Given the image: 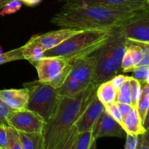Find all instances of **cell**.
Masks as SVG:
<instances>
[{"instance_id":"3","label":"cell","mask_w":149,"mask_h":149,"mask_svg":"<svg viewBox=\"0 0 149 149\" xmlns=\"http://www.w3.org/2000/svg\"><path fill=\"white\" fill-rule=\"evenodd\" d=\"M126 41L120 28L113 29L108 40L92 54L96 63L94 85L97 87L115 76L123 74L122 61L126 50Z\"/></svg>"},{"instance_id":"11","label":"cell","mask_w":149,"mask_h":149,"mask_svg":"<svg viewBox=\"0 0 149 149\" xmlns=\"http://www.w3.org/2000/svg\"><path fill=\"white\" fill-rule=\"evenodd\" d=\"M81 31L83 30L61 28L59 30L52 31L43 34H35L32 36V38L46 51L55 47Z\"/></svg>"},{"instance_id":"34","label":"cell","mask_w":149,"mask_h":149,"mask_svg":"<svg viewBox=\"0 0 149 149\" xmlns=\"http://www.w3.org/2000/svg\"><path fill=\"white\" fill-rule=\"evenodd\" d=\"M115 103H116V106H117L118 109H119V112H120L121 115H122V119H123V120H125V119L127 117L128 113H129L130 111L132 109V106L130 105L119 103V102H115Z\"/></svg>"},{"instance_id":"38","label":"cell","mask_w":149,"mask_h":149,"mask_svg":"<svg viewBox=\"0 0 149 149\" xmlns=\"http://www.w3.org/2000/svg\"><path fill=\"white\" fill-rule=\"evenodd\" d=\"M0 149H8V148H0Z\"/></svg>"},{"instance_id":"4","label":"cell","mask_w":149,"mask_h":149,"mask_svg":"<svg viewBox=\"0 0 149 149\" xmlns=\"http://www.w3.org/2000/svg\"><path fill=\"white\" fill-rule=\"evenodd\" d=\"M111 31L83 30L55 47L45 51L44 57H61L71 63L74 60L89 56L100 48L108 40Z\"/></svg>"},{"instance_id":"5","label":"cell","mask_w":149,"mask_h":149,"mask_svg":"<svg viewBox=\"0 0 149 149\" xmlns=\"http://www.w3.org/2000/svg\"><path fill=\"white\" fill-rule=\"evenodd\" d=\"M71 70L65 81L58 89L60 97H73L88 88L93 82L96 63L93 55L71 63Z\"/></svg>"},{"instance_id":"10","label":"cell","mask_w":149,"mask_h":149,"mask_svg":"<svg viewBox=\"0 0 149 149\" xmlns=\"http://www.w3.org/2000/svg\"><path fill=\"white\" fill-rule=\"evenodd\" d=\"M126 135L122 127L106 111L102 113L92 130V137L95 140L103 137H118L123 138L126 137Z\"/></svg>"},{"instance_id":"37","label":"cell","mask_w":149,"mask_h":149,"mask_svg":"<svg viewBox=\"0 0 149 149\" xmlns=\"http://www.w3.org/2000/svg\"><path fill=\"white\" fill-rule=\"evenodd\" d=\"M3 53V51H2V48H1V45H0V55H1V54Z\"/></svg>"},{"instance_id":"9","label":"cell","mask_w":149,"mask_h":149,"mask_svg":"<svg viewBox=\"0 0 149 149\" xmlns=\"http://www.w3.org/2000/svg\"><path fill=\"white\" fill-rule=\"evenodd\" d=\"M120 30L127 39L149 44V10L130 20Z\"/></svg>"},{"instance_id":"16","label":"cell","mask_w":149,"mask_h":149,"mask_svg":"<svg viewBox=\"0 0 149 149\" xmlns=\"http://www.w3.org/2000/svg\"><path fill=\"white\" fill-rule=\"evenodd\" d=\"M45 52V50L42 47L35 42L32 37L22 47V52L24 59L27 60L34 66L43 58Z\"/></svg>"},{"instance_id":"12","label":"cell","mask_w":149,"mask_h":149,"mask_svg":"<svg viewBox=\"0 0 149 149\" xmlns=\"http://www.w3.org/2000/svg\"><path fill=\"white\" fill-rule=\"evenodd\" d=\"M104 111V106L99 101L97 97H95L76 122L75 127L79 133L93 130Z\"/></svg>"},{"instance_id":"20","label":"cell","mask_w":149,"mask_h":149,"mask_svg":"<svg viewBox=\"0 0 149 149\" xmlns=\"http://www.w3.org/2000/svg\"><path fill=\"white\" fill-rule=\"evenodd\" d=\"M127 80L121 88L116 93V100L115 102L125 103V104L131 106V95H130V79Z\"/></svg>"},{"instance_id":"22","label":"cell","mask_w":149,"mask_h":149,"mask_svg":"<svg viewBox=\"0 0 149 149\" xmlns=\"http://www.w3.org/2000/svg\"><path fill=\"white\" fill-rule=\"evenodd\" d=\"M130 85L131 106L137 109L141 94V84L138 80L131 77V79H130Z\"/></svg>"},{"instance_id":"18","label":"cell","mask_w":149,"mask_h":149,"mask_svg":"<svg viewBox=\"0 0 149 149\" xmlns=\"http://www.w3.org/2000/svg\"><path fill=\"white\" fill-rule=\"evenodd\" d=\"M116 91L109 80L100 84L96 88V97L104 107L113 104L116 100Z\"/></svg>"},{"instance_id":"23","label":"cell","mask_w":149,"mask_h":149,"mask_svg":"<svg viewBox=\"0 0 149 149\" xmlns=\"http://www.w3.org/2000/svg\"><path fill=\"white\" fill-rule=\"evenodd\" d=\"M78 133L77 128L74 126L56 149H74Z\"/></svg>"},{"instance_id":"8","label":"cell","mask_w":149,"mask_h":149,"mask_svg":"<svg viewBox=\"0 0 149 149\" xmlns=\"http://www.w3.org/2000/svg\"><path fill=\"white\" fill-rule=\"evenodd\" d=\"M45 121L37 113L28 109L13 111L7 120V125L17 132L42 133Z\"/></svg>"},{"instance_id":"1","label":"cell","mask_w":149,"mask_h":149,"mask_svg":"<svg viewBox=\"0 0 149 149\" xmlns=\"http://www.w3.org/2000/svg\"><path fill=\"white\" fill-rule=\"evenodd\" d=\"M148 10L149 6L106 7L65 4L50 21L61 28L80 30H110L122 27Z\"/></svg>"},{"instance_id":"31","label":"cell","mask_w":149,"mask_h":149,"mask_svg":"<svg viewBox=\"0 0 149 149\" xmlns=\"http://www.w3.org/2000/svg\"><path fill=\"white\" fill-rule=\"evenodd\" d=\"M126 142H125V149H137L139 143V136H133L127 134Z\"/></svg>"},{"instance_id":"35","label":"cell","mask_w":149,"mask_h":149,"mask_svg":"<svg viewBox=\"0 0 149 149\" xmlns=\"http://www.w3.org/2000/svg\"><path fill=\"white\" fill-rule=\"evenodd\" d=\"M96 141H97V140L95 139L92 140L88 149H96Z\"/></svg>"},{"instance_id":"26","label":"cell","mask_w":149,"mask_h":149,"mask_svg":"<svg viewBox=\"0 0 149 149\" xmlns=\"http://www.w3.org/2000/svg\"><path fill=\"white\" fill-rule=\"evenodd\" d=\"M23 3L20 0H10L0 11V16L12 15L17 13L22 7Z\"/></svg>"},{"instance_id":"15","label":"cell","mask_w":149,"mask_h":149,"mask_svg":"<svg viewBox=\"0 0 149 149\" xmlns=\"http://www.w3.org/2000/svg\"><path fill=\"white\" fill-rule=\"evenodd\" d=\"M122 127L126 134L133 136H140L148 130L144 127L137 109L132 107L124 120Z\"/></svg>"},{"instance_id":"14","label":"cell","mask_w":149,"mask_h":149,"mask_svg":"<svg viewBox=\"0 0 149 149\" xmlns=\"http://www.w3.org/2000/svg\"><path fill=\"white\" fill-rule=\"evenodd\" d=\"M65 4L81 5L106 6V7H146L149 0H63Z\"/></svg>"},{"instance_id":"27","label":"cell","mask_w":149,"mask_h":149,"mask_svg":"<svg viewBox=\"0 0 149 149\" xmlns=\"http://www.w3.org/2000/svg\"><path fill=\"white\" fill-rule=\"evenodd\" d=\"M132 78L138 80L141 84L149 83V66L137 68L132 71Z\"/></svg>"},{"instance_id":"13","label":"cell","mask_w":149,"mask_h":149,"mask_svg":"<svg viewBox=\"0 0 149 149\" xmlns=\"http://www.w3.org/2000/svg\"><path fill=\"white\" fill-rule=\"evenodd\" d=\"M29 97V90L26 87L0 90V100L14 111L26 109Z\"/></svg>"},{"instance_id":"29","label":"cell","mask_w":149,"mask_h":149,"mask_svg":"<svg viewBox=\"0 0 149 149\" xmlns=\"http://www.w3.org/2000/svg\"><path fill=\"white\" fill-rule=\"evenodd\" d=\"M13 111H14L12 110L4 102L0 100V125L4 124L7 125V120Z\"/></svg>"},{"instance_id":"2","label":"cell","mask_w":149,"mask_h":149,"mask_svg":"<svg viewBox=\"0 0 149 149\" xmlns=\"http://www.w3.org/2000/svg\"><path fill=\"white\" fill-rule=\"evenodd\" d=\"M96 88L97 86L92 84L74 97H60L53 114L42 131L45 149H56L96 97Z\"/></svg>"},{"instance_id":"7","label":"cell","mask_w":149,"mask_h":149,"mask_svg":"<svg viewBox=\"0 0 149 149\" xmlns=\"http://www.w3.org/2000/svg\"><path fill=\"white\" fill-rule=\"evenodd\" d=\"M40 82L58 89L62 86L71 70V64L61 57H43L36 64Z\"/></svg>"},{"instance_id":"36","label":"cell","mask_w":149,"mask_h":149,"mask_svg":"<svg viewBox=\"0 0 149 149\" xmlns=\"http://www.w3.org/2000/svg\"><path fill=\"white\" fill-rule=\"evenodd\" d=\"M8 1V0H0V10L2 9V7H4L6 4V3H7Z\"/></svg>"},{"instance_id":"6","label":"cell","mask_w":149,"mask_h":149,"mask_svg":"<svg viewBox=\"0 0 149 149\" xmlns=\"http://www.w3.org/2000/svg\"><path fill=\"white\" fill-rule=\"evenodd\" d=\"M23 85L28 88L29 93L26 109L39 114L47 122L53 114L59 100L58 89L39 80Z\"/></svg>"},{"instance_id":"33","label":"cell","mask_w":149,"mask_h":149,"mask_svg":"<svg viewBox=\"0 0 149 149\" xmlns=\"http://www.w3.org/2000/svg\"><path fill=\"white\" fill-rule=\"evenodd\" d=\"M137 149H149L148 130L139 136V143H138Z\"/></svg>"},{"instance_id":"21","label":"cell","mask_w":149,"mask_h":149,"mask_svg":"<svg viewBox=\"0 0 149 149\" xmlns=\"http://www.w3.org/2000/svg\"><path fill=\"white\" fill-rule=\"evenodd\" d=\"M7 148L8 149H23L19 138L18 132L11 127L7 125Z\"/></svg>"},{"instance_id":"30","label":"cell","mask_w":149,"mask_h":149,"mask_svg":"<svg viewBox=\"0 0 149 149\" xmlns=\"http://www.w3.org/2000/svg\"><path fill=\"white\" fill-rule=\"evenodd\" d=\"M130 77H129V76H126L123 74H121L113 77V78L111 79L109 81H110L111 85L113 86L114 90H116V93H117L118 90L121 88V87L123 85L124 83H125L127 80L129 79Z\"/></svg>"},{"instance_id":"24","label":"cell","mask_w":149,"mask_h":149,"mask_svg":"<svg viewBox=\"0 0 149 149\" xmlns=\"http://www.w3.org/2000/svg\"><path fill=\"white\" fill-rule=\"evenodd\" d=\"M22 59H24V58L22 52V47H20L0 55V65Z\"/></svg>"},{"instance_id":"19","label":"cell","mask_w":149,"mask_h":149,"mask_svg":"<svg viewBox=\"0 0 149 149\" xmlns=\"http://www.w3.org/2000/svg\"><path fill=\"white\" fill-rule=\"evenodd\" d=\"M18 135L23 149H45L43 135L41 132H18Z\"/></svg>"},{"instance_id":"17","label":"cell","mask_w":149,"mask_h":149,"mask_svg":"<svg viewBox=\"0 0 149 149\" xmlns=\"http://www.w3.org/2000/svg\"><path fill=\"white\" fill-rule=\"evenodd\" d=\"M141 84V94L138 101L137 111L141 117L144 127L148 130V109H149V83Z\"/></svg>"},{"instance_id":"32","label":"cell","mask_w":149,"mask_h":149,"mask_svg":"<svg viewBox=\"0 0 149 149\" xmlns=\"http://www.w3.org/2000/svg\"><path fill=\"white\" fill-rule=\"evenodd\" d=\"M7 148V125H0V148Z\"/></svg>"},{"instance_id":"28","label":"cell","mask_w":149,"mask_h":149,"mask_svg":"<svg viewBox=\"0 0 149 149\" xmlns=\"http://www.w3.org/2000/svg\"><path fill=\"white\" fill-rule=\"evenodd\" d=\"M105 111H106L107 112L113 119H115L121 126L123 127L124 120L123 119H122V115H121L120 112H119V109H118L115 102L113 104L110 105V106H105Z\"/></svg>"},{"instance_id":"25","label":"cell","mask_w":149,"mask_h":149,"mask_svg":"<svg viewBox=\"0 0 149 149\" xmlns=\"http://www.w3.org/2000/svg\"><path fill=\"white\" fill-rule=\"evenodd\" d=\"M93 139L92 131L78 133L74 149H88Z\"/></svg>"}]
</instances>
